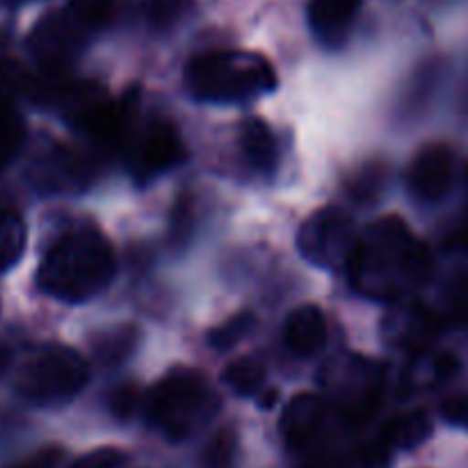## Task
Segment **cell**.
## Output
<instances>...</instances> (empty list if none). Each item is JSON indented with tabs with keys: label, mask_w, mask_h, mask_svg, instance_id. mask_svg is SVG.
<instances>
[{
	"label": "cell",
	"mask_w": 468,
	"mask_h": 468,
	"mask_svg": "<svg viewBox=\"0 0 468 468\" xmlns=\"http://www.w3.org/2000/svg\"><path fill=\"white\" fill-rule=\"evenodd\" d=\"M430 251L396 215L378 219L364 233L347 265L350 283L370 300L396 302L430 277Z\"/></svg>",
	"instance_id": "cell-1"
},
{
	"label": "cell",
	"mask_w": 468,
	"mask_h": 468,
	"mask_svg": "<svg viewBox=\"0 0 468 468\" xmlns=\"http://www.w3.org/2000/svg\"><path fill=\"white\" fill-rule=\"evenodd\" d=\"M117 272L114 250L94 229L64 233L46 251L37 272V283L59 302L80 304L112 283Z\"/></svg>",
	"instance_id": "cell-2"
},
{
	"label": "cell",
	"mask_w": 468,
	"mask_h": 468,
	"mask_svg": "<svg viewBox=\"0 0 468 468\" xmlns=\"http://www.w3.org/2000/svg\"><path fill=\"white\" fill-rule=\"evenodd\" d=\"M277 85L274 67L259 53L210 50L187 64L186 87L208 103H242L268 94Z\"/></svg>",
	"instance_id": "cell-3"
},
{
	"label": "cell",
	"mask_w": 468,
	"mask_h": 468,
	"mask_svg": "<svg viewBox=\"0 0 468 468\" xmlns=\"http://www.w3.org/2000/svg\"><path fill=\"white\" fill-rule=\"evenodd\" d=\"M213 411V393L204 375L192 368L169 370L144 398L146 420L169 441L190 437Z\"/></svg>",
	"instance_id": "cell-4"
},
{
	"label": "cell",
	"mask_w": 468,
	"mask_h": 468,
	"mask_svg": "<svg viewBox=\"0 0 468 468\" xmlns=\"http://www.w3.org/2000/svg\"><path fill=\"white\" fill-rule=\"evenodd\" d=\"M90 379L87 361L71 347L53 346L37 352L16 375V391L37 405L71 400Z\"/></svg>",
	"instance_id": "cell-5"
},
{
	"label": "cell",
	"mask_w": 468,
	"mask_h": 468,
	"mask_svg": "<svg viewBox=\"0 0 468 468\" xmlns=\"http://www.w3.org/2000/svg\"><path fill=\"white\" fill-rule=\"evenodd\" d=\"M356 242H359V233H356L355 222L338 206H327L311 215L302 224L300 236H297L300 254L315 268L332 270V272H338V270L347 272Z\"/></svg>",
	"instance_id": "cell-6"
},
{
	"label": "cell",
	"mask_w": 468,
	"mask_h": 468,
	"mask_svg": "<svg viewBox=\"0 0 468 468\" xmlns=\"http://www.w3.org/2000/svg\"><path fill=\"white\" fill-rule=\"evenodd\" d=\"M327 387L336 396L343 414L352 423H364L378 411L384 396V370L378 364L346 356L338 359L327 373Z\"/></svg>",
	"instance_id": "cell-7"
},
{
	"label": "cell",
	"mask_w": 468,
	"mask_h": 468,
	"mask_svg": "<svg viewBox=\"0 0 468 468\" xmlns=\"http://www.w3.org/2000/svg\"><path fill=\"white\" fill-rule=\"evenodd\" d=\"M131 142V167L137 178H151L183 163L186 146L176 128L165 119H151Z\"/></svg>",
	"instance_id": "cell-8"
},
{
	"label": "cell",
	"mask_w": 468,
	"mask_h": 468,
	"mask_svg": "<svg viewBox=\"0 0 468 468\" xmlns=\"http://www.w3.org/2000/svg\"><path fill=\"white\" fill-rule=\"evenodd\" d=\"M82 27L69 12H50L32 27L30 50L41 69H69L82 46Z\"/></svg>",
	"instance_id": "cell-9"
},
{
	"label": "cell",
	"mask_w": 468,
	"mask_h": 468,
	"mask_svg": "<svg viewBox=\"0 0 468 468\" xmlns=\"http://www.w3.org/2000/svg\"><path fill=\"white\" fill-rule=\"evenodd\" d=\"M455 155L446 144H430L419 151L410 167V190L420 201H439L451 192Z\"/></svg>",
	"instance_id": "cell-10"
},
{
	"label": "cell",
	"mask_w": 468,
	"mask_h": 468,
	"mask_svg": "<svg viewBox=\"0 0 468 468\" xmlns=\"http://www.w3.org/2000/svg\"><path fill=\"white\" fill-rule=\"evenodd\" d=\"M94 178V163L82 151L55 144L37 163V181L46 190H82Z\"/></svg>",
	"instance_id": "cell-11"
},
{
	"label": "cell",
	"mask_w": 468,
	"mask_h": 468,
	"mask_svg": "<svg viewBox=\"0 0 468 468\" xmlns=\"http://www.w3.org/2000/svg\"><path fill=\"white\" fill-rule=\"evenodd\" d=\"M324 416H327V405L320 396L300 393L292 398L279 420V430H282V437L288 448L300 451V448L309 446V441H314L315 434L323 430Z\"/></svg>",
	"instance_id": "cell-12"
},
{
	"label": "cell",
	"mask_w": 468,
	"mask_h": 468,
	"mask_svg": "<svg viewBox=\"0 0 468 468\" xmlns=\"http://www.w3.org/2000/svg\"><path fill=\"white\" fill-rule=\"evenodd\" d=\"M361 0H311L309 23L324 46H341L359 12Z\"/></svg>",
	"instance_id": "cell-13"
},
{
	"label": "cell",
	"mask_w": 468,
	"mask_h": 468,
	"mask_svg": "<svg viewBox=\"0 0 468 468\" xmlns=\"http://www.w3.org/2000/svg\"><path fill=\"white\" fill-rule=\"evenodd\" d=\"M286 346L295 352L297 356H314L327 343V320L323 311L314 304H302L288 315L286 329Z\"/></svg>",
	"instance_id": "cell-14"
},
{
	"label": "cell",
	"mask_w": 468,
	"mask_h": 468,
	"mask_svg": "<svg viewBox=\"0 0 468 468\" xmlns=\"http://www.w3.org/2000/svg\"><path fill=\"white\" fill-rule=\"evenodd\" d=\"M240 151L247 163L261 174H270L279 165V144L268 123L259 117H250L240 126Z\"/></svg>",
	"instance_id": "cell-15"
},
{
	"label": "cell",
	"mask_w": 468,
	"mask_h": 468,
	"mask_svg": "<svg viewBox=\"0 0 468 468\" xmlns=\"http://www.w3.org/2000/svg\"><path fill=\"white\" fill-rule=\"evenodd\" d=\"M430 434H432V419H430V414L425 410H414L388 420L378 443L387 452L393 451V448L411 451V448L420 446L425 439H430Z\"/></svg>",
	"instance_id": "cell-16"
},
{
	"label": "cell",
	"mask_w": 468,
	"mask_h": 468,
	"mask_svg": "<svg viewBox=\"0 0 468 468\" xmlns=\"http://www.w3.org/2000/svg\"><path fill=\"white\" fill-rule=\"evenodd\" d=\"M27 229L14 208H0V272L21 261L26 251Z\"/></svg>",
	"instance_id": "cell-17"
},
{
	"label": "cell",
	"mask_w": 468,
	"mask_h": 468,
	"mask_svg": "<svg viewBox=\"0 0 468 468\" xmlns=\"http://www.w3.org/2000/svg\"><path fill=\"white\" fill-rule=\"evenodd\" d=\"M137 346V329L135 327H117L105 329L94 338V352L101 364H122Z\"/></svg>",
	"instance_id": "cell-18"
},
{
	"label": "cell",
	"mask_w": 468,
	"mask_h": 468,
	"mask_svg": "<svg viewBox=\"0 0 468 468\" xmlns=\"http://www.w3.org/2000/svg\"><path fill=\"white\" fill-rule=\"evenodd\" d=\"M26 140V126L12 105H0V172L12 165Z\"/></svg>",
	"instance_id": "cell-19"
},
{
	"label": "cell",
	"mask_w": 468,
	"mask_h": 468,
	"mask_svg": "<svg viewBox=\"0 0 468 468\" xmlns=\"http://www.w3.org/2000/svg\"><path fill=\"white\" fill-rule=\"evenodd\" d=\"M265 366L256 359H238L233 364L227 366L224 370V382L233 388L240 396H254L261 391V387L265 384Z\"/></svg>",
	"instance_id": "cell-20"
},
{
	"label": "cell",
	"mask_w": 468,
	"mask_h": 468,
	"mask_svg": "<svg viewBox=\"0 0 468 468\" xmlns=\"http://www.w3.org/2000/svg\"><path fill=\"white\" fill-rule=\"evenodd\" d=\"M67 12L82 30H99L112 18L114 0H69Z\"/></svg>",
	"instance_id": "cell-21"
},
{
	"label": "cell",
	"mask_w": 468,
	"mask_h": 468,
	"mask_svg": "<svg viewBox=\"0 0 468 468\" xmlns=\"http://www.w3.org/2000/svg\"><path fill=\"white\" fill-rule=\"evenodd\" d=\"M32 73L23 69L16 59H0V105H12L18 96H27L30 91Z\"/></svg>",
	"instance_id": "cell-22"
},
{
	"label": "cell",
	"mask_w": 468,
	"mask_h": 468,
	"mask_svg": "<svg viewBox=\"0 0 468 468\" xmlns=\"http://www.w3.org/2000/svg\"><path fill=\"white\" fill-rule=\"evenodd\" d=\"M256 324V318L251 314H238L233 315V318H229L227 323L219 324V327H215L213 332H210L208 336V343L210 347H215V350H231L233 346H238V343L242 341V338L247 336V334L254 329Z\"/></svg>",
	"instance_id": "cell-23"
},
{
	"label": "cell",
	"mask_w": 468,
	"mask_h": 468,
	"mask_svg": "<svg viewBox=\"0 0 468 468\" xmlns=\"http://www.w3.org/2000/svg\"><path fill=\"white\" fill-rule=\"evenodd\" d=\"M192 0H144V14L155 27L176 26L190 12Z\"/></svg>",
	"instance_id": "cell-24"
},
{
	"label": "cell",
	"mask_w": 468,
	"mask_h": 468,
	"mask_svg": "<svg viewBox=\"0 0 468 468\" xmlns=\"http://www.w3.org/2000/svg\"><path fill=\"white\" fill-rule=\"evenodd\" d=\"M233 455H236V434L231 430H219L204 448L201 462L206 468H229L233 464Z\"/></svg>",
	"instance_id": "cell-25"
},
{
	"label": "cell",
	"mask_w": 468,
	"mask_h": 468,
	"mask_svg": "<svg viewBox=\"0 0 468 468\" xmlns=\"http://www.w3.org/2000/svg\"><path fill=\"white\" fill-rule=\"evenodd\" d=\"M123 464H126V455L119 448H96L78 457L71 468H122Z\"/></svg>",
	"instance_id": "cell-26"
},
{
	"label": "cell",
	"mask_w": 468,
	"mask_h": 468,
	"mask_svg": "<svg viewBox=\"0 0 468 468\" xmlns=\"http://www.w3.org/2000/svg\"><path fill=\"white\" fill-rule=\"evenodd\" d=\"M137 405H140V391L133 384H123L117 391H112L110 396V411H112L114 419L128 420L135 414Z\"/></svg>",
	"instance_id": "cell-27"
},
{
	"label": "cell",
	"mask_w": 468,
	"mask_h": 468,
	"mask_svg": "<svg viewBox=\"0 0 468 468\" xmlns=\"http://www.w3.org/2000/svg\"><path fill=\"white\" fill-rule=\"evenodd\" d=\"M379 183H382V172L378 167H366L361 169V174L356 178H352V195L355 199H373L375 192L379 190Z\"/></svg>",
	"instance_id": "cell-28"
},
{
	"label": "cell",
	"mask_w": 468,
	"mask_h": 468,
	"mask_svg": "<svg viewBox=\"0 0 468 468\" xmlns=\"http://www.w3.org/2000/svg\"><path fill=\"white\" fill-rule=\"evenodd\" d=\"M443 420H448L451 425L468 430V396H452L448 400L441 402L439 407Z\"/></svg>",
	"instance_id": "cell-29"
},
{
	"label": "cell",
	"mask_w": 468,
	"mask_h": 468,
	"mask_svg": "<svg viewBox=\"0 0 468 468\" xmlns=\"http://www.w3.org/2000/svg\"><path fill=\"white\" fill-rule=\"evenodd\" d=\"M55 457H58V455H53V452H46V455H41L39 460L30 462V464L16 466V468H50L55 464Z\"/></svg>",
	"instance_id": "cell-30"
},
{
	"label": "cell",
	"mask_w": 468,
	"mask_h": 468,
	"mask_svg": "<svg viewBox=\"0 0 468 468\" xmlns=\"http://www.w3.org/2000/svg\"><path fill=\"white\" fill-rule=\"evenodd\" d=\"M5 50H7V37H5L3 32H0V59L7 58V53H5Z\"/></svg>",
	"instance_id": "cell-31"
},
{
	"label": "cell",
	"mask_w": 468,
	"mask_h": 468,
	"mask_svg": "<svg viewBox=\"0 0 468 468\" xmlns=\"http://www.w3.org/2000/svg\"><path fill=\"white\" fill-rule=\"evenodd\" d=\"M7 359H9V355L3 350V347H0V370L5 368V364H7Z\"/></svg>",
	"instance_id": "cell-32"
},
{
	"label": "cell",
	"mask_w": 468,
	"mask_h": 468,
	"mask_svg": "<svg viewBox=\"0 0 468 468\" xmlns=\"http://www.w3.org/2000/svg\"><path fill=\"white\" fill-rule=\"evenodd\" d=\"M466 178H468V169H466Z\"/></svg>",
	"instance_id": "cell-33"
}]
</instances>
